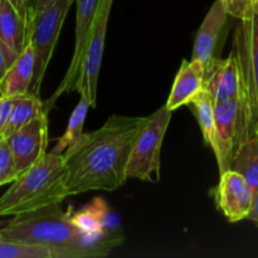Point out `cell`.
Here are the masks:
<instances>
[{
    "label": "cell",
    "instance_id": "cell-1",
    "mask_svg": "<svg viewBox=\"0 0 258 258\" xmlns=\"http://www.w3.org/2000/svg\"><path fill=\"white\" fill-rule=\"evenodd\" d=\"M145 117L111 116L105 125L62 154L68 197L91 190L113 191L127 180L126 165Z\"/></svg>",
    "mask_w": 258,
    "mask_h": 258
},
{
    "label": "cell",
    "instance_id": "cell-2",
    "mask_svg": "<svg viewBox=\"0 0 258 258\" xmlns=\"http://www.w3.org/2000/svg\"><path fill=\"white\" fill-rule=\"evenodd\" d=\"M0 238L54 248L83 249L93 257H106L125 239L123 234L90 236L72 223L60 204L14 216L0 229Z\"/></svg>",
    "mask_w": 258,
    "mask_h": 258
},
{
    "label": "cell",
    "instance_id": "cell-3",
    "mask_svg": "<svg viewBox=\"0 0 258 258\" xmlns=\"http://www.w3.org/2000/svg\"><path fill=\"white\" fill-rule=\"evenodd\" d=\"M64 175L62 154H45L38 163L23 171L0 197V217L17 216L60 204L68 198Z\"/></svg>",
    "mask_w": 258,
    "mask_h": 258
},
{
    "label": "cell",
    "instance_id": "cell-4",
    "mask_svg": "<svg viewBox=\"0 0 258 258\" xmlns=\"http://www.w3.org/2000/svg\"><path fill=\"white\" fill-rule=\"evenodd\" d=\"M232 53L238 68V125L236 150L256 136L258 125V8L241 19L233 37Z\"/></svg>",
    "mask_w": 258,
    "mask_h": 258
},
{
    "label": "cell",
    "instance_id": "cell-5",
    "mask_svg": "<svg viewBox=\"0 0 258 258\" xmlns=\"http://www.w3.org/2000/svg\"><path fill=\"white\" fill-rule=\"evenodd\" d=\"M171 120V111L166 106L145 117L136 135L126 165V176L148 183L160 180V153L164 136Z\"/></svg>",
    "mask_w": 258,
    "mask_h": 258
},
{
    "label": "cell",
    "instance_id": "cell-6",
    "mask_svg": "<svg viewBox=\"0 0 258 258\" xmlns=\"http://www.w3.org/2000/svg\"><path fill=\"white\" fill-rule=\"evenodd\" d=\"M72 3L73 0H55L28 24L27 39L34 50V75L28 92L30 95L39 96L43 77Z\"/></svg>",
    "mask_w": 258,
    "mask_h": 258
},
{
    "label": "cell",
    "instance_id": "cell-7",
    "mask_svg": "<svg viewBox=\"0 0 258 258\" xmlns=\"http://www.w3.org/2000/svg\"><path fill=\"white\" fill-rule=\"evenodd\" d=\"M112 4L113 0H101L100 8H98L90 33L88 44L83 54L80 77H78L77 87H76V91H78L80 95L85 96L90 101L92 108L96 107L98 76H100L101 64H102L106 30H107V23Z\"/></svg>",
    "mask_w": 258,
    "mask_h": 258
},
{
    "label": "cell",
    "instance_id": "cell-8",
    "mask_svg": "<svg viewBox=\"0 0 258 258\" xmlns=\"http://www.w3.org/2000/svg\"><path fill=\"white\" fill-rule=\"evenodd\" d=\"M77 3V20H76V43L75 52H73L72 60L68 67L67 73L63 78L62 83L53 93L52 98L48 101L47 106H44L45 112H48L50 107L54 105L57 98L64 92H72L77 87V81L80 77L81 64H82L83 54L90 39V33L95 22L96 14L100 8L101 0H76Z\"/></svg>",
    "mask_w": 258,
    "mask_h": 258
},
{
    "label": "cell",
    "instance_id": "cell-9",
    "mask_svg": "<svg viewBox=\"0 0 258 258\" xmlns=\"http://www.w3.org/2000/svg\"><path fill=\"white\" fill-rule=\"evenodd\" d=\"M7 140L14 156L15 166L19 174H22L45 155L48 145L47 112L40 113L34 120L13 133Z\"/></svg>",
    "mask_w": 258,
    "mask_h": 258
},
{
    "label": "cell",
    "instance_id": "cell-10",
    "mask_svg": "<svg viewBox=\"0 0 258 258\" xmlns=\"http://www.w3.org/2000/svg\"><path fill=\"white\" fill-rule=\"evenodd\" d=\"M252 197L253 190L241 174L231 169L221 174L216 188V203L229 222L236 223L247 219Z\"/></svg>",
    "mask_w": 258,
    "mask_h": 258
},
{
    "label": "cell",
    "instance_id": "cell-11",
    "mask_svg": "<svg viewBox=\"0 0 258 258\" xmlns=\"http://www.w3.org/2000/svg\"><path fill=\"white\" fill-rule=\"evenodd\" d=\"M238 100L219 101L214 103V121H216V154L219 173L231 169L232 158L236 153L237 125H238Z\"/></svg>",
    "mask_w": 258,
    "mask_h": 258
},
{
    "label": "cell",
    "instance_id": "cell-12",
    "mask_svg": "<svg viewBox=\"0 0 258 258\" xmlns=\"http://www.w3.org/2000/svg\"><path fill=\"white\" fill-rule=\"evenodd\" d=\"M238 87V68L233 53L227 59L212 58L204 70L203 88L211 93L214 103L237 98Z\"/></svg>",
    "mask_w": 258,
    "mask_h": 258
},
{
    "label": "cell",
    "instance_id": "cell-13",
    "mask_svg": "<svg viewBox=\"0 0 258 258\" xmlns=\"http://www.w3.org/2000/svg\"><path fill=\"white\" fill-rule=\"evenodd\" d=\"M227 17L228 14L221 0H216L197 33L191 60H198L204 67L211 62L214 57V49L226 24Z\"/></svg>",
    "mask_w": 258,
    "mask_h": 258
},
{
    "label": "cell",
    "instance_id": "cell-14",
    "mask_svg": "<svg viewBox=\"0 0 258 258\" xmlns=\"http://www.w3.org/2000/svg\"><path fill=\"white\" fill-rule=\"evenodd\" d=\"M34 75V50L28 40L25 47L12 63L0 81V96L17 97L27 95Z\"/></svg>",
    "mask_w": 258,
    "mask_h": 258
},
{
    "label": "cell",
    "instance_id": "cell-15",
    "mask_svg": "<svg viewBox=\"0 0 258 258\" xmlns=\"http://www.w3.org/2000/svg\"><path fill=\"white\" fill-rule=\"evenodd\" d=\"M0 42L4 48L9 68L28 43L27 24L9 0H3L0 13Z\"/></svg>",
    "mask_w": 258,
    "mask_h": 258
},
{
    "label": "cell",
    "instance_id": "cell-16",
    "mask_svg": "<svg viewBox=\"0 0 258 258\" xmlns=\"http://www.w3.org/2000/svg\"><path fill=\"white\" fill-rule=\"evenodd\" d=\"M204 70L206 67L198 60H183L165 105L171 112L181 106L188 105L191 98L203 88Z\"/></svg>",
    "mask_w": 258,
    "mask_h": 258
},
{
    "label": "cell",
    "instance_id": "cell-17",
    "mask_svg": "<svg viewBox=\"0 0 258 258\" xmlns=\"http://www.w3.org/2000/svg\"><path fill=\"white\" fill-rule=\"evenodd\" d=\"M83 249L54 248L45 244L25 243L0 238V258H92Z\"/></svg>",
    "mask_w": 258,
    "mask_h": 258
},
{
    "label": "cell",
    "instance_id": "cell-18",
    "mask_svg": "<svg viewBox=\"0 0 258 258\" xmlns=\"http://www.w3.org/2000/svg\"><path fill=\"white\" fill-rule=\"evenodd\" d=\"M42 112H45V110L44 105L39 100V96L27 93L12 97V107L0 139L9 138L13 133L34 120Z\"/></svg>",
    "mask_w": 258,
    "mask_h": 258
},
{
    "label": "cell",
    "instance_id": "cell-19",
    "mask_svg": "<svg viewBox=\"0 0 258 258\" xmlns=\"http://www.w3.org/2000/svg\"><path fill=\"white\" fill-rule=\"evenodd\" d=\"M231 170L241 174L252 190L258 189V138L249 139L242 144L234 153L231 163Z\"/></svg>",
    "mask_w": 258,
    "mask_h": 258
},
{
    "label": "cell",
    "instance_id": "cell-20",
    "mask_svg": "<svg viewBox=\"0 0 258 258\" xmlns=\"http://www.w3.org/2000/svg\"><path fill=\"white\" fill-rule=\"evenodd\" d=\"M189 103L193 105L199 126L203 133L207 145L214 150L216 148V121H214V101L211 93L202 88Z\"/></svg>",
    "mask_w": 258,
    "mask_h": 258
},
{
    "label": "cell",
    "instance_id": "cell-21",
    "mask_svg": "<svg viewBox=\"0 0 258 258\" xmlns=\"http://www.w3.org/2000/svg\"><path fill=\"white\" fill-rule=\"evenodd\" d=\"M90 107V101L85 96L81 95L80 102L76 106L75 111L72 112L70 121H68L66 133L63 134V136L59 139L57 145L53 148V150L50 153L55 154V155H60V154L64 153L68 148L75 145L82 138V135L85 134L83 133V125H85L86 116H87Z\"/></svg>",
    "mask_w": 258,
    "mask_h": 258
},
{
    "label": "cell",
    "instance_id": "cell-22",
    "mask_svg": "<svg viewBox=\"0 0 258 258\" xmlns=\"http://www.w3.org/2000/svg\"><path fill=\"white\" fill-rule=\"evenodd\" d=\"M19 175L8 140L0 139V185L13 183Z\"/></svg>",
    "mask_w": 258,
    "mask_h": 258
},
{
    "label": "cell",
    "instance_id": "cell-23",
    "mask_svg": "<svg viewBox=\"0 0 258 258\" xmlns=\"http://www.w3.org/2000/svg\"><path fill=\"white\" fill-rule=\"evenodd\" d=\"M227 14L238 20L251 17L254 12L253 0H221Z\"/></svg>",
    "mask_w": 258,
    "mask_h": 258
},
{
    "label": "cell",
    "instance_id": "cell-24",
    "mask_svg": "<svg viewBox=\"0 0 258 258\" xmlns=\"http://www.w3.org/2000/svg\"><path fill=\"white\" fill-rule=\"evenodd\" d=\"M54 2L55 0H34V3H33V7L30 8L29 13H28L27 28H28V24H29V22L33 19V18L37 17L39 13H42L43 10H45L47 8H49Z\"/></svg>",
    "mask_w": 258,
    "mask_h": 258
},
{
    "label": "cell",
    "instance_id": "cell-25",
    "mask_svg": "<svg viewBox=\"0 0 258 258\" xmlns=\"http://www.w3.org/2000/svg\"><path fill=\"white\" fill-rule=\"evenodd\" d=\"M10 107H12V98L0 96V136H2L3 130H4L5 123H7Z\"/></svg>",
    "mask_w": 258,
    "mask_h": 258
},
{
    "label": "cell",
    "instance_id": "cell-26",
    "mask_svg": "<svg viewBox=\"0 0 258 258\" xmlns=\"http://www.w3.org/2000/svg\"><path fill=\"white\" fill-rule=\"evenodd\" d=\"M14 9L17 10L18 14L24 19L25 24L28 23V2L27 0H9Z\"/></svg>",
    "mask_w": 258,
    "mask_h": 258
},
{
    "label": "cell",
    "instance_id": "cell-27",
    "mask_svg": "<svg viewBox=\"0 0 258 258\" xmlns=\"http://www.w3.org/2000/svg\"><path fill=\"white\" fill-rule=\"evenodd\" d=\"M247 219H251V221L258 223V189L253 191L251 209H249V213H248V216H247Z\"/></svg>",
    "mask_w": 258,
    "mask_h": 258
},
{
    "label": "cell",
    "instance_id": "cell-28",
    "mask_svg": "<svg viewBox=\"0 0 258 258\" xmlns=\"http://www.w3.org/2000/svg\"><path fill=\"white\" fill-rule=\"evenodd\" d=\"M8 70V62H7V57H5V52L4 48H3L2 42H0V81L2 78L4 77L5 72Z\"/></svg>",
    "mask_w": 258,
    "mask_h": 258
},
{
    "label": "cell",
    "instance_id": "cell-29",
    "mask_svg": "<svg viewBox=\"0 0 258 258\" xmlns=\"http://www.w3.org/2000/svg\"><path fill=\"white\" fill-rule=\"evenodd\" d=\"M27 2H28V13H29L30 8L33 7V3H34V0H27Z\"/></svg>",
    "mask_w": 258,
    "mask_h": 258
},
{
    "label": "cell",
    "instance_id": "cell-30",
    "mask_svg": "<svg viewBox=\"0 0 258 258\" xmlns=\"http://www.w3.org/2000/svg\"><path fill=\"white\" fill-rule=\"evenodd\" d=\"M5 224H7V222H0V229H2Z\"/></svg>",
    "mask_w": 258,
    "mask_h": 258
},
{
    "label": "cell",
    "instance_id": "cell-31",
    "mask_svg": "<svg viewBox=\"0 0 258 258\" xmlns=\"http://www.w3.org/2000/svg\"><path fill=\"white\" fill-rule=\"evenodd\" d=\"M253 5L256 8H258V0H253Z\"/></svg>",
    "mask_w": 258,
    "mask_h": 258
},
{
    "label": "cell",
    "instance_id": "cell-32",
    "mask_svg": "<svg viewBox=\"0 0 258 258\" xmlns=\"http://www.w3.org/2000/svg\"><path fill=\"white\" fill-rule=\"evenodd\" d=\"M2 7H3V0H0V13H2Z\"/></svg>",
    "mask_w": 258,
    "mask_h": 258
},
{
    "label": "cell",
    "instance_id": "cell-33",
    "mask_svg": "<svg viewBox=\"0 0 258 258\" xmlns=\"http://www.w3.org/2000/svg\"><path fill=\"white\" fill-rule=\"evenodd\" d=\"M256 136L258 138V125H257V127H256Z\"/></svg>",
    "mask_w": 258,
    "mask_h": 258
},
{
    "label": "cell",
    "instance_id": "cell-34",
    "mask_svg": "<svg viewBox=\"0 0 258 258\" xmlns=\"http://www.w3.org/2000/svg\"><path fill=\"white\" fill-rule=\"evenodd\" d=\"M0 186H2V185H0Z\"/></svg>",
    "mask_w": 258,
    "mask_h": 258
}]
</instances>
